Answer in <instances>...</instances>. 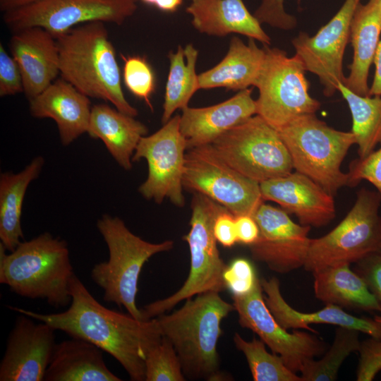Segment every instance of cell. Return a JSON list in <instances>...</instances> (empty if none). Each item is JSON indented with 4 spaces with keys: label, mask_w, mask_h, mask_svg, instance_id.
Masks as SVG:
<instances>
[{
    "label": "cell",
    "mask_w": 381,
    "mask_h": 381,
    "mask_svg": "<svg viewBox=\"0 0 381 381\" xmlns=\"http://www.w3.org/2000/svg\"><path fill=\"white\" fill-rule=\"evenodd\" d=\"M233 340L244 354L254 381H302L301 375L291 370L279 355L266 350L261 339L254 337L246 341L236 332Z\"/></svg>",
    "instance_id": "cell-33"
},
{
    "label": "cell",
    "mask_w": 381,
    "mask_h": 381,
    "mask_svg": "<svg viewBox=\"0 0 381 381\" xmlns=\"http://www.w3.org/2000/svg\"><path fill=\"white\" fill-rule=\"evenodd\" d=\"M145 381H184L181 363L171 342L165 337L147 353Z\"/></svg>",
    "instance_id": "cell-34"
},
{
    "label": "cell",
    "mask_w": 381,
    "mask_h": 381,
    "mask_svg": "<svg viewBox=\"0 0 381 381\" xmlns=\"http://www.w3.org/2000/svg\"><path fill=\"white\" fill-rule=\"evenodd\" d=\"M183 186L208 197L235 216L253 217L264 201L260 183L231 168L211 144L186 150Z\"/></svg>",
    "instance_id": "cell-11"
},
{
    "label": "cell",
    "mask_w": 381,
    "mask_h": 381,
    "mask_svg": "<svg viewBox=\"0 0 381 381\" xmlns=\"http://www.w3.org/2000/svg\"><path fill=\"white\" fill-rule=\"evenodd\" d=\"M29 102L32 116L49 118L56 122L63 145H70L87 133L92 109L90 99L62 78Z\"/></svg>",
    "instance_id": "cell-21"
},
{
    "label": "cell",
    "mask_w": 381,
    "mask_h": 381,
    "mask_svg": "<svg viewBox=\"0 0 381 381\" xmlns=\"http://www.w3.org/2000/svg\"><path fill=\"white\" fill-rule=\"evenodd\" d=\"M214 234L217 242L226 248L232 247L238 242L236 216L226 208L217 215L214 221Z\"/></svg>",
    "instance_id": "cell-42"
},
{
    "label": "cell",
    "mask_w": 381,
    "mask_h": 381,
    "mask_svg": "<svg viewBox=\"0 0 381 381\" xmlns=\"http://www.w3.org/2000/svg\"><path fill=\"white\" fill-rule=\"evenodd\" d=\"M0 243V283L15 294L59 308L71 301L75 274L67 243L49 232L21 241L9 254Z\"/></svg>",
    "instance_id": "cell-4"
},
{
    "label": "cell",
    "mask_w": 381,
    "mask_h": 381,
    "mask_svg": "<svg viewBox=\"0 0 381 381\" xmlns=\"http://www.w3.org/2000/svg\"><path fill=\"white\" fill-rule=\"evenodd\" d=\"M315 296L325 304L358 311L381 313L365 282L350 264L327 267L313 272Z\"/></svg>",
    "instance_id": "cell-28"
},
{
    "label": "cell",
    "mask_w": 381,
    "mask_h": 381,
    "mask_svg": "<svg viewBox=\"0 0 381 381\" xmlns=\"http://www.w3.org/2000/svg\"><path fill=\"white\" fill-rule=\"evenodd\" d=\"M164 12H174L182 4L183 0H141Z\"/></svg>",
    "instance_id": "cell-45"
},
{
    "label": "cell",
    "mask_w": 381,
    "mask_h": 381,
    "mask_svg": "<svg viewBox=\"0 0 381 381\" xmlns=\"http://www.w3.org/2000/svg\"><path fill=\"white\" fill-rule=\"evenodd\" d=\"M223 279L226 289L233 296H237L250 293L260 281L254 267L245 258L235 259L226 266L223 273Z\"/></svg>",
    "instance_id": "cell-36"
},
{
    "label": "cell",
    "mask_w": 381,
    "mask_h": 381,
    "mask_svg": "<svg viewBox=\"0 0 381 381\" xmlns=\"http://www.w3.org/2000/svg\"><path fill=\"white\" fill-rule=\"evenodd\" d=\"M348 174V186H356L361 181L373 184L381 195V146L364 158L353 160Z\"/></svg>",
    "instance_id": "cell-37"
},
{
    "label": "cell",
    "mask_w": 381,
    "mask_h": 381,
    "mask_svg": "<svg viewBox=\"0 0 381 381\" xmlns=\"http://www.w3.org/2000/svg\"><path fill=\"white\" fill-rule=\"evenodd\" d=\"M121 56L124 61L123 78L125 85L132 94L143 99L152 111L150 97L155 89V78L151 66L144 57Z\"/></svg>",
    "instance_id": "cell-35"
},
{
    "label": "cell",
    "mask_w": 381,
    "mask_h": 381,
    "mask_svg": "<svg viewBox=\"0 0 381 381\" xmlns=\"http://www.w3.org/2000/svg\"><path fill=\"white\" fill-rule=\"evenodd\" d=\"M290 155L293 168L322 186L332 195L348 186V174L341 163L356 144L352 132L336 130L307 114L278 130Z\"/></svg>",
    "instance_id": "cell-6"
},
{
    "label": "cell",
    "mask_w": 381,
    "mask_h": 381,
    "mask_svg": "<svg viewBox=\"0 0 381 381\" xmlns=\"http://www.w3.org/2000/svg\"><path fill=\"white\" fill-rule=\"evenodd\" d=\"M71 301L61 313L42 314L8 306L13 311L43 322L71 337L89 341L120 363L131 380L145 381V360L162 335L156 318L137 320L99 303L74 274L70 282Z\"/></svg>",
    "instance_id": "cell-1"
},
{
    "label": "cell",
    "mask_w": 381,
    "mask_h": 381,
    "mask_svg": "<svg viewBox=\"0 0 381 381\" xmlns=\"http://www.w3.org/2000/svg\"><path fill=\"white\" fill-rule=\"evenodd\" d=\"M236 228L238 243L250 246L258 240L259 227L253 216H236Z\"/></svg>",
    "instance_id": "cell-43"
},
{
    "label": "cell",
    "mask_w": 381,
    "mask_h": 381,
    "mask_svg": "<svg viewBox=\"0 0 381 381\" xmlns=\"http://www.w3.org/2000/svg\"><path fill=\"white\" fill-rule=\"evenodd\" d=\"M263 47L265 56L255 85L259 91L256 114L278 131L299 116L315 114L320 102L310 95L306 70L296 55Z\"/></svg>",
    "instance_id": "cell-9"
},
{
    "label": "cell",
    "mask_w": 381,
    "mask_h": 381,
    "mask_svg": "<svg viewBox=\"0 0 381 381\" xmlns=\"http://www.w3.org/2000/svg\"><path fill=\"white\" fill-rule=\"evenodd\" d=\"M381 35V0L360 3L350 24L349 41L353 48L349 74L344 85L353 92L369 96L368 75Z\"/></svg>",
    "instance_id": "cell-24"
},
{
    "label": "cell",
    "mask_w": 381,
    "mask_h": 381,
    "mask_svg": "<svg viewBox=\"0 0 381 381\" xmlns=\"http://www.w3.org/2000/svg\"><path fill=\"white\" fill-rule=\"evenodd\" d=\"M138 0H38L4 14L13 31L40 27L55 39L90 22L121 25L138 8Z\"/></svg>",
    "instance_id": "cell-12"
},
{
    "label": "cell",
    "mask_w": 381,
    "mask_h": 381,
    "mask_svg": "<svg viewBox=\"0 0 381 381\" xmlns=\"http://www.w3.org/2000/svg\"><path fill=\"white\" fill-rule=\"evenodd\" d=\"M284 0H261L253 15L262 23L284 30H289L297 25L295 16L284 8Z\"/></svg>",
    "instance_id": "cell-39"
},
{
    "label": "cell",
    "mask_w": 381,
    "mask_h": 381,
    "mask_svg": "<svg viewBox=\"0 0 381 381\" xmlns=\"http://www.w3.org/2000/svg\"><path fill=\"white\" fill-rule=\"evenodd\" d=\"M10 50L20 69L23 92L28 100L44 91L60 74L56 39L42 28L13 31Z\"/></svg>",
    "instance_id": "cell-19"
},
{
    "label": "cell",
    "mask_w": 381,
    "mask_h": 381,
    "mask_svg": "<svg viewBox=\"0 0 381 381\" xmlns=\"http://www.w3.org/2000/svg\"><path fill=\"white\" fill-rule=\"evenodd\" d=\"M338 91L346 100L352 116V130L359 158L381 146V96H362L339 83Z\"/></svg>",
    "instance_id": "cell-31"
},
{
    "label": "cell",
    "mask_w": 381,
    "mask_h": 381,
    "mask_svg": "<svg viewBox=\"0 0 381 381\" xmlns=\"http://www.w3.org/2000/svg\"><path fill=\"white\" fill-rule=\"evenodd\" d=\"M186 12L201 33L225 37L238 33L270 45L271 39L243 0H191Z\"/></svg>",
    "instance_id": "cell-23"
},
{
    "label": "cell",
    "mask_w": 381,
    "mask_h": 381,
    "mask_svg": "<svg viewBox=\"0 0 381 381\" xmlns=\"http://www.w3.org/2000/svg\"><path fill=\"white\" fill-rule=\"evenodd\" d=\"M374 319L377 320V322H381V315H375L374 317Z\"/></svg>",
    "instance_id": "cell-47"
},
{
    "label": "cell",
    "mask_w": 381,
    "mask_h": 381,
    "mask_svg": "<svg viewBox=\"0 0 381 381\" xmlns=\"http://www.w3.org/2000/svg\"><path fill=\"white\" fill-rule=\"evenodd\" d=\"M260 284L265 301L276 320L286 329H303L318 334L310 327L312 324H329L351 328L381 339V322L375 319L356 317L344 311L342 308L332 304L313 313L301 312L292 308L284 298L277 278L261 279Z\"/></svg>",
    "instance_id": "cell-22"
},
{
    "label": "cell",
    "mask_w": 381,
    "mask_h": 381,
    "mask_svg": "<svg viewBox=\"0 0 381 381\" xmlns=\"http://www.w3.org/2000/svg\"><path fill=\"white\" fill-rule=\"evenodd\" d=\"M381 195L363 188L345 217L325 235L311 238L303 267L313 272L327 267L356 263L381 252Z\"/></svg>",
    "instance_id": "cell-8"
},
{
    "label": "cell",
    "mask_w": 381,
    "mask_h": 381,
    "mask_svg": "<svg viewBox=\"0 0 381 381\" xmlns=\"http://www.w3.org/2000/svg\"><path fill=\"white\" fill-rule=\"evenodd\" d=\"M16 318L0 363L1 381L44 380L54 348L55 330L24 314Z\"/></svg>",
    "instance_id": "cell-17"
},
{
    "label": "cell",
    "mask_w": 381,
    "mask_h": 381,
    "mask_svg": "<svg viewBox=\"0 0 381 381\" xmlns=\"http://www.w3.org/2000/svg\"><path fill=\"white\" fill-rule=\"evenodd\" d=\"M38 0H0V9L4 12L20 8Z\"/></svg>",
    "instance_id": "cell-46"
},
{
    "label": "cell",
    "mask_w": 381,
    "mask_h": 381,
    "mask_svg": "<svg viewBox=\"0 0 381 381\" xmlns=\"http://www.w3.org/2000/svg\"><path fill=\"white\" fill-rule=\"evenodd\" d=\"M373 63L375 74L369 90V96H381V40L377 48Z\"/></svg>",
    "instance_id": "cell-44"
},
{
    "label": "cell",
    "mask_w": 381,
    "mask_h": 381,
    "mask_svg": "<svg viewBox=\"0 0 381 381\" xmlns=\"http://www.w3.org/2000/svg\"><path fill=\"white\" fill-rule=\"evenodd\" d=\"M189 232L183 236L189 247L190 267L183 286L167 298L140 309L142 320H148L172 309L183 300L198 294L226 289L223 273L226 267L219 255L214 224L224 207L208 197L194 193Z\"/></svg>",
    "instance_id": "cell-7"
},
{
    "label": "cell",
    "mask_w": 381,
    "mask_h": 381,
    "mask_svg": "<svg viewBox=\"0 0 381 381\" xmlns=\"http://www.w3.org/2000/svg\"><path fill=\"white\" fill-rule=\"evenodd\" d=\"M44 164L43 157L37 156L21 171L0 175V243L9 252L23 238L21 214L25 193L30 183L40 175Z\"/></svg>",
    "instance_id": "cell-29"
},
{
    "label": "cell",
    "mask_w": 381,
    "mask_h": 381,
    "mask_svg": "<svg viewBox=\"0 0 381 381\" xmlns=\"http://www.w3.org/2000/svg\"><path fill=\"white\" fill-rule=\"evenodd\" d=\"M356 370L357 381H371L381 370V339L370 338L361 342Z\"/></svg>",
    "instance_id": "cell-38"
},
{
    "label": "cell",
    "mask_w": 381,
    "mask_h": 381,
    "mask_svg": "<svg viewBox=\"0 0 381 381\" xmlns=\"http://www.w3.org/2000/svg\"><path fill=\"white\" fill-rule=\"evenodd\" d=\"M361 0H345L336 14L313 36L300 32L291 43L306 71L316 75L327 97L344 82L343 59L349 41L350 24Z\"/></svg>",
    "instance_id": "cell-15"
},
{
    "label": "cell",
    "mask_w": 381,
    "mask_h": 381,
    "mask_svg": "<svg viewBox=\"0 0 381 381\" xmlns=\"http://www.w3.org/2000/svg\"><path fill=\"white\" fill-rule=\"evenodd\" d=\"M23 92L20 69L16 61L0 44V96L5 97Z\"/></svg>",
    "instance_id": "cell-40"
},
{
    "label": "cell",
    "mask_w": 381,
    "mask_h": 381,
    "mask_svg": "<svg viewBox=\"0 0 381 381\" xmlns=\"http://www.w3.org/2000/svg\"><path fill=\"white\" fill-rule=\"evenodd\" d=\"M260 280L245 296H233V305L238 323L258 335L272 353L279 355L293 372H301L303 365L322 356L326 343L315 333L296 330L289 332L274 318L264 299Z\"/></svg>",
    "instance_id": "cell-14"
},
{
    "label": "cell",
    "mask_w": 381,
    "mask_h": 381,
    "mask_svg": "<svg viewBox=\"0 0 381 381\" xmlns=\"http://www.w3.org/2000/svg\"><path fill=\"white\" fill-rule=\"evenodd\" d=\"M147 131V126L134 116L98 104L92 107L87 133L101 140L119 166L130 170L135 148Z\"/></svg>",
    "instance_id": "cell-25"
},
{
    "label": "cell",
    "mask_w": 381,
    "mask_h": 381,
    "mask_svg": "<svg viewBox=\"0 0 381 381\" xmlns=\"http://www.w3.org/2000/svg\"><path fill=\"white\" fill-rule=\"evenodd\" d=\"M103 351L83 339L56 344L46 371V381H121L107 366Z\"/></svg>",
    "instance_id": "cell-26"
},
{
    "label": "cell",
    "mask_w": 381,
    "mask_h": 381,
    "mask_svg": "<svg viewBox=\"0 0 381 381\" xmlns=\"http://www.w3.org/2000/svg\"><path fill=\"white\" fill-rule=\"evenodd\" d=\"M198 56V51L192 44L184 48L179 45L176 52L169 53L170 65L165 86L162 124L172 117L176 110L188 107L192 96L199 90L195 71Z\"/></svg>",
    "instance_id": "cell-30"
},
{
    "label": "cell",
    "mask_w": 381,
    "mask_h": 381,
    "mask_svg": "<svg viewBox=\"0 0 381 381\" xmlns=\"http://www.w3.org/2000/svg\"><path fill=\"white\" fill-rule=\"evenodd\" d=\"M265 56L264 47L259 48L254 39L250 38L246 44L239 37H232L222 60L198 75L199 89L224 87L240 91L255 86Z\"/></svg>",
    "instance_id": "cell-27"
},
{
    "label": "cell",
    "mask_w": 381,
    "mask_h": 381,
    "mask_svg": "<svg viewBox=\"0 0 381 381\" xmlns=\"http://www.w3.org/2000/svg\"><path fill=\"white\" fill-rule=\"evenodd\" d=\"M234 310L218 292L207 291L186 299L179 310L155 318L162 335L174 346L186 378L224 380L217 344L221 322Z\"/></svg>",
    "instance_id": "cell-2"
},
{
    "label": "cell",
    "mask_w": 381,
    "mask_h": 381,
    "mask_svg": "<svg viewBox=\"0 0 381 381\" xmlns=\"http://www.w3.org/2000/svg\"><path fill=\"white\" fill-rule=\"evenodd\" d=\"M253 217L260 231L258 240L249 246L253 260L281 274L304 266L311 240L310 226L294 222L282 208L264 202Z\"/></svg>",
    "instance_id": "cell-16"
},
{
    "label": "cell",
    "mask_w": 381,
    "mask_h": 381,
    "mask_svg": "<svg viewBox=\"0 0 381 381\" xmlns=\"http://www.w3.org/2000/svg\"><path fill=\"white\" fill-rule=\"evenodd\" d=\"M263 200L273 201L302 225L322 227L336 216L334 196L296 171L260 183Z\"/></svg>",
    "instance_id": "cell-18"
},
{
    "label": "cell",
    "mask_w": 381,
    "mask_h": 381,
    "mask_svg": "<svg viewBox=\"0 0 381 381\" xmlns=\"http://www.w3.org/2000/svg\"><path fill=\"white\" fill-rule=\"evenodd\" d=\"M211 145L231 168L258 183L294 169L279 131L258 114L226 131Z\"/></svg>",
    "instance_id": "cell-10"
},
{
    "label": "cell",
    "mask_w": 381,
    "mask_h": 381,
    "mask_svg": "<svg viewBox=\"0 0 381 381\" xmlns=\"http://www.w3.org/2000/svg\"><path fill=\"white\" fill-rule=\"evenodd\" d=\"M56 42L63 79L88 97L109 102L128 115H138L124 96L116 52L104 23L78 25Z\"/></svg>",
    "instance_id": "cell-3"
},
{
    "label": "cell",
    "mask_w": 381,
    "mask_h": 381,
    "mask_svg": "<svg viewBox=\"0 0 381 381\" xmlns=\"http://www.w3.org/2000/svg\"><path fill=\"white\" fill-rule=\"evenodd\" d=\"M181 116L171 117L155 133L143 136L132 157V162L145 159L148 166L147 179L139 193L160 204L168 198L174 205H185L183 176L186 141L180 129Z\"/></svg>",
    "instance_id": "cell-13"
},
{
    "label": "cell",
    "mask_w": 381,
    "mask_h": 381,
    "mask_svg": "<svg viewBox=\"0 0 381 381\" xmlns=\"http://www.w3.org/2000/svg\"><path fill=\"white\" fill-rule=\"evenodd\" d=\"M354 271L362 277L381 307V252L356 262Z\"/></svg>",
    "instance_id": "cell-41"
},
{
    "label": "cell",
    "mask_w": 381,
    "mask_h": 381,
    "mask_svg": "<svg viewBox=\"0 0 381 381\" xmlns=\"http://www.w3.org/2000/svg\"><path fill=\"white\" fill-rule=\"evenodd\" d=\"M97 227L107 243L109 258L93 266L91 278L103 290L104 301L123 306L131 316L143 320L135 303L141 270L154 255L172 249L174 241H146L132 233L122 219L107 214L97 220Z\"/></svg>",
    "instance_id": "cell-5"
},
{
    "label": "cell",
    "mask_w": 381,
    "mask_h": 381,
    "mask_svg": "<svg viewBox=\"0 0 381 381\" xmlns=\"http://www.w3.org/2000/svg\"><path fill=\"white\" fill-rule=\"evenodd\" d=\"M360 332L337 326L332 346L318 360L308 361L301 370L302 381H333L345 359L352 353L358 351Z\"/></svg>",
    "instance_id": "cell-32"
},
{
    "label": "cell",
    "mask_w": 381,
    "mask_h": 381,
    "mask_svg": "<svg viewBox=\"0 0 381 381\" xmlns=\"http://www.w3.org/2000/svg\"><path fill=\"white\" fill-rule=\"evenodd\" d=\"M252 89L237 94L214 105L182 110L180 129L186 139L187 150L211 144L216 138L256 114V102Z\"/></svg>",
    "instance_id": "cell-20"
}]
</instances>
